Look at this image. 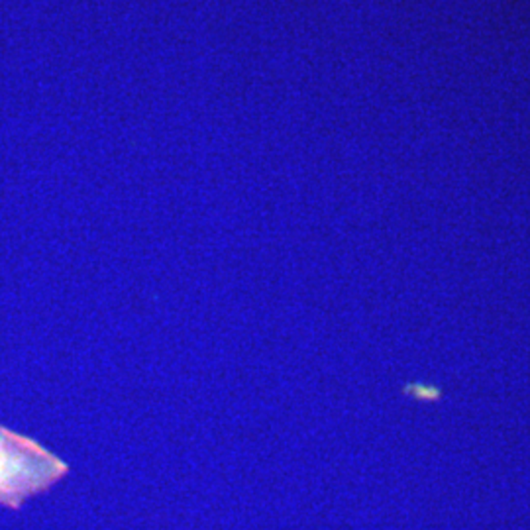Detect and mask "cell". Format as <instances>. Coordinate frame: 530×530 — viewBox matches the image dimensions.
I'll list each match as a JSON object with an SVG mask.
<instances>
[{"mask_svg": "<svg viewBox=\"0 0 530 530\" xmlns=\"http://www.w3.org/2000/svg\"><path fill=\"white\" fill-rule=\"evenodd\" d=\"M61 472L63 465L39 446L0 428V501H20Z\"/></svg>", "mask_w": 530, "mask_h": 530, "instance_id": "6da1fadb", "label": "cell"}]
</instances>
